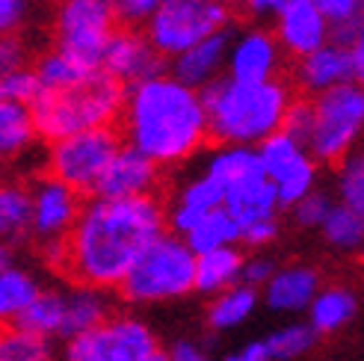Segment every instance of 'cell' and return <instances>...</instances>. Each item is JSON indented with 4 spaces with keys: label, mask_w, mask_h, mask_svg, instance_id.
Returning a JSON list of instances; mask_svg holds the SVG:
<instances>
[{
    "label": "cell",
    "mask_w": 364,
    "mask_h": 361,
    "mask_svg": "<svg viewBox=\"0 0 364 361\" xmlns=\"http://www.w3.org/2000/svg\"><path fill=\"white\" fill-rule=\"evenodd\" d=\"M166 228V208L154 193L134 198L92 195L65 237V273L104 291L119 287L127 269Z\"/></svg>",
    "instance_id": "1"
},
{
    "label": "cell",
    "mask_w": 364,
    "mask_h": 361,
    "mask_svg": "<svg viewBox=\"0 0 364 361\" xmlns=\"http://www.w3.org/2000/svg\"><path fill=\"white\" fill-rule=\"evenodd\" d=\"M124 142L145 151L160 166L187 163L210 139V122L202 89L160 71L124 89L122 107Z\"/></svg>",
    "instance_id": "2"
},
{
    "label": "cell",
    "mask_w": 364,
    "mask_h": 361,
    "mask_svg": "<svg viewBox=\"0 0 364 361\" xmlns=\"http://www.w3.org/2000/svg\"><path fill=\"white\" fill-rule=\"evenodd\" d=\"M210 139L231 146H261L267 136L284 128L294 104V89L282 77L237 80L231 75L216 77L202 89Z\"/></svg>",
    "instance_id": "3"
},
{
    "label": "cell",
    "mask_w": 364,
    "mask_h": 361,
    "mask_svg": "<svg viewBox=\"0 0 364 361\" xmlns=\"http://www.w3.org/2000/svg\"><path fill=\"white\" fill-rule=\"evenodd\" d=\"M124 89L127 86L107 75L104 68L92 71L75 86L42 89V95L30 104L36 131L42 139L53 142L89 128H107L122 116Z\"/></svg>",
    "instance_id": "4"
},
{
    "label": "cell",
    "mask_w": 364,
    "mask_h": 361,
    "mask_svg": "<svg viewBox=\"0 0 364 361\" xmlns=\"http://www.w3.org/2000/svg\"><path fill=\"white\" fill-rule=\"evenodd\" d=\"M127 305H163L196 291V252L181 234L163 231L116 287Z\"/></svg>",
    "instance_id": "5"
},
{
    "label": "cell",
    "mask_w": 364,
    "mask_h": 361,
    "mask_svg": "<svg viewBox=\"0 0 364 361\" xmlns=\"http://www.w3.org/2000/svg\"><path fill=\"white\" fill-rule=\"evenodd\" d=\"M364 139V86L350 80L326 92L308 95L305 146L317 163L335 166Z\"/></svg>",
    "instance_id": "6"
},
{
    "label": "cell",
    "mask_w": 364,
    "mask_h": 361,
    "mask_svg": "<svg viewBox=\"0 0 364 361\" xmlns=\"http://www.w3.org/2000/svg\"><path fill=\"white\" fill-rule=\"evenodd\" d=\"M228 21L231 9L220 0H163L145 21V36L163 57L172 60L205 36L225 30Z\"/></svg>",
    "instance_id": "7"
},
{
    "label": "cell",
    "mask_w": 364,
    "mask_h": 361,
    "mask_svg": "<svg viewBox=\"0 0 364 361\" xmlns=\"http://www.w3.org/2000/svg\"><path fill=\"white\" fill-rule=\"evenodd\" d=\"M122 149V139L113 131V124L107 128H89L80 134H71L63 139H53L48 146L45 169L48 175L65 180L68 187L77 193H95L101 175L110 166V160Z\"/></svg>",
    "instance_id": "8"
},
{
    "label": "cell",
    "mask_w": 364,
    "mask_h": 361,
    "mask_svg": "<svg viewBox=\"0 0 364 361\" xmlns=\"http://www.w3.org/2000/svg\"><path fill=\"white\" fill-rule=\"evenodd\" d=\"M116 21L119 18L110 0H60L53 12L57 48L80 60L86 68H101Z\"/></svg>",
    "instance_id": "9"
},
{
    "label": "cell",
    "mask_w": 364,
    "mask_h": 361,
    "mask_svg": "<svg viewBox=\"0 0 364 361\" xmlns=\"http://www.w3.org/2000/svg\"><path fill=\"white\" fill-rule=\"evenodd\" d=\"M157 352L151 326L139 317H107L101 326L65 338L63 361H145Z\"/></svg>",
    "instance_id": "10"
},
{
    "label": "cell",
    "mask_w": 364,
    "mask_h": 361,
    "mask_svg": "<svg viewBox=\"0 0 364 361\" xmlns=\"http://www.w3.org/2000/svg\"><path fill=\"white\" fill-rule=\"evenodd\" d=\"M258 154H261L264 175L272 180V187L279 193L282 208L290 210L302 195L317 190L320 163L314 160V154L308 151L305 142L290 131L282 128L272 136H267L258 146Z\"/></svg>",
    "instance_id": "11"
},
{
    "label": "cell",
    "mask_w": 364,
    "mask_h": 361,
    "mask_svg": "<svg viewBox=\"0 0 364 361\" xmlns=\"http://www.w3.org/2000/svg\"><path fill=\"white\" fill-rule=\"evenodd\" d=\"M33 193V237L39 243L50 240H65L71 228H75L77 216L83 210V202L75 187L65 180L45 175L30 187Z\"/></svg>",
    "instance_id": "12"
},
{
    "label": "cell",
    "mask_w": 364,
    "mask_h": 361,
    "mask_svg": "<svg viewBox=\"0 0 364 361\" xmlns=\"http://www.w3.org/2000/svg\"><path fill=\"white\" fill-rule=\"evenodd\" d=\"M272 21H276L272 33H276L282 50L294 60L317 50L326 42H332L335 36L332 18L320 9L317 0H290Z\"/></svg>",
    "instance_id": "13"
},
{
    "label": "cell",
    "mask_w": 364,
    "mask_h": 361,
    "mask_svg": "<svg viewBox=\"0 0 364 361\" xmlns=\"http://www.w3.org/2000/svg\"><path fill=\"white\" fill-rule=\"evenodd\" d=\"M107 75H113L119 83L131 86L145 77H154L166 68V57L149 42V36L134 30V27H122L110 36L104 50V65Z\"/></svg>",
    "instance_id": "14"
},
{
    "label": "cell",
    "mask_w": 364,
    "mask_h": 361,
    "mask_svg": "<svg viewBox=\"0 0 364 361\" xmlns=\"http://www.w3.org/2000/svg\"><path fill=\"white\" fill-rule=\"evenodd\" d=\"M160 163L151 160L145 151L134 149L131 142L116 151L110 166L101 175L92 195L104 198H134V195H151L160 187Z\"/></svg>",
    "instance_id": "15"
},
{
    "label": "cell",
    "mask_w": 364,
    "mask_h": 361,
    "mask_svg": "<svg viewBox=\"0 0 364 361\" xmlns=\"http://www.w3.org/2000/svg\"><path fill=\"white\" fill-rule=\"evenodd\" d=\"M282 60H284V50L276 39V33L249 27L237 36H231L225 75L237 80H269V77H279Z\"/></svg>",
    "instance_id": "16"
},
{
    "label": "cell",
    "mask_w": 364,
    "mask_h": 361,
    "mask_svg": "<svg viewBox=\"0 0 364 361\" xmlns=\"http://www.w3.org/2000/svg\"><path fill=\"white\" fill-rule=\"evenodd\" d=\"M320 287H323L320 269L308 264H290V266H279L272 273V279L261 287L264 291L261 299L276 314H299V311H308V305L314 302Z\"/></svg>",
    "instance_id": "17"
},
{
    "label": "cell",
    "mask_w": 364,
    "mask_h": 361,
    "mask_svg": "<svg viewBox=\"0 0 364 361\" xmlns=\"http://www.w3.org/2000/svg\"><path fill=\"white\" fill-rule=\"evenodd\" d=\"M294 80L305 95H317V92L335 89L341 83H350L353 80L350 48L338 39H332V42L320 45L317 50L305 53V57L296 60Z\"/></svg>",
    "instance_id": "18"
},
{
    "label": "cell",
    "mask_w": 364,
    "mask_h": 361,
    "mask_svg": "<svg viewBox=\"0 0 364 361\" xmlns=\"http://www.w3.org/2000/svg\"><path fill=\"white\" fill-rule=\"evenodd\" d=\"M228 50H231V30H216L205 36L202 42H196L184 53L172 57V75L196 89H205L216 77H223L228 71Z\"/></svg>",
    "instance_id": "19"
},
{
    "label": "cell",
    "mask_w": 364,
    "mask_h": 361,
    "mask_svg": "<svg viewBox=\"0 0 364 361\" xmlns=\"http://www.w3.org/2000/svg\"><path fill=\"white\" fill-rule=\"evenodd\" d=\"M223 205H225V187L202 169L175 193V202L166 208L169 228L175 234H187L202 216H208L210 210L223 208Z\"/></svg>",
    "instance_id": "20"
},
{
    "label": "cell",
    "mask_w": 364,
    "mask_h": 361,
    "mask_svg": "<svg viewBox=\"0 0 364 361\" xmlns=\"http://www.w3.org/2000/svg\"><path fill=\"white\" fill-rule=\"evenodd\" d=\"M234 220L240 222V231L252 222H261V220H276L282 202H279V193L272 187V180L264 172H255L237 184H231L225 190V205H223Z\"/></svg>",
    "instance_id": "21"
},
{
    "label": "cell",
    "mask_w": 364,
    "mask_h": 361,
    "mask_svg": "<svg viewBox=\"0 0 364 361\" xmlns=\"http://www.w3.org/2000/svg\"><path fill=\"white\" fill-rule=\"evenodd\" d=\"M243 252L237 246H223L196 255V291L216 296L243 281Z\"/></svg>",
    "instance_id": "22"
},
{
    "label": "cell",
    "mask_w": 364,
    "mask_h": 361,
    "mask_svg": "<svg viewBox=\"0 0 364 361\" xmlns=\"http://www.w3.org/2000/svg\"><path fill=\"white\" fill-rule=\"evenodd\" d=\"M358 314V296L347 284H323L314 302L308 305V323L317 329V335H332L350 326Z\"/></svg>",
    "instance_id": "23"
},
{
    "label": "cell",
    "mask_w": 364,
    "mask_h": 361,
    "mask_svg": "<svg viewBox=\"0 0 364 361\" xmlns=\"http://www.w3.org/2000/svg\"><path fill=\"white\" fill-rule=\"evenodd\" d=\"M39 139L33 119V107L0 95V160H15L33 149Z\"/></svg>",
    "instance_id": "24"
},
{
    "label": "cell",
    "mask_w": 364,
    "mask_h": 361,
    "mask_svg": "<svg viewBox=\"0 0 364 361\" xmlns=\"http://www.w3.org/2000/svg\"><path fill=\"white\" fill-rule=\"evenodd\" d=\"M110 317V299H107L104 287L95 284H75L71 291H65V329L63 338H75L89 329L101 326Z\"/></svg>",
    "instance_id": "25"
},
{
    "label": "cell",
    "mask_w": 364,
    "mask_h": 361,
    "mask_svg": "<svg viewBox=\"0 0 364 361\" xmlns=\"http://www.w3.org/2000/svg\"><path fill=\"white\" fill-rule=\"evenodd\" d=\"M261 305V291L246 281H237L228 291L216 293L208 305V326L213 332H231L243 326V323L255 314V308Z\"/></svg>",
    "instance_id": "26"
},
{
    "label": "cell",
    "mask_w": 364,
    "mask_h": 361,
    "mask_svg": "<svg viewBox=\"0 0 364 361\" xmlns=\"http://www.w3.org/2000/svg\"><path fill=\"white\" fill-rule=\"evenodd\" d=\"M27 237H33V193L18 180H6L0 184V240L12 246Z\"/></svg>",
    "instance_id": "27"
},
{
    "label": "cell",
    "mask_w": 364,
    "mask_h": 361,
    "mask_svg": "<svg viewBox=\"0 0 364 361\" xmlns=\"http://www.w3.org/2000/svg\"><path fill=\"white\" fill-rule=\"evenodd\" d=\"M42 293V281L30 269L9 264L0 269V326H12L30 308V302Z\"/></svg>",
    "instance_id": "28"
},
{
    "label": "cell",
    "mask_w": 364,
    "mask_h": 361,
    "mask_svg": "<svg viewBox=\"0 0 364 361\" xmlns=\"http://www.w3.org/2000/svg\"><path fill=\"white\" fill-rule=\"evenodd\" d=\"M205 172L213 175L228 190L231 184H237V180H243L255 172H264L258 146H231V142H220V149L208 157Z\"/></svg>",
    "instance_id": "29"
},
{
    "label": "cell",
    "mask_w": 364,
    "mask_h": 361,
    "mask_svg": "<svg viewBox=\"0 0 364 361\" xmlns=\"http://www.w3.org/2000/svg\"><path fill=\"white\" fill-rule=\"evenodd\" d=\"M187 240V246L202 255V252L210 249H223V246H237L240 243V222L225 210V208H216L208 216H202L187 234H181Z\"/></svg>",
    "instance_id": "30"
},
{
    "label": "cell",
    "mask_w": 364,
    "mask_h": 361,
    "mask_svg": "<svg viewBox=\"0 0 364 361\" xmlns=\"http://www.w3.org/2000/svg\"><path fill=\"white\" fill-rule=\"evenodd\" d=\"M320 234H323L326 246L338 252V255H358L364 246V216L347 205L335 202L332 213L326 216V222L320 225Z\"/></svg>",
    "instance_id": "31"
},
{
    "label": "cell",
    "mask_w": 364,
    "mask_h": 361,
    "mask_svg": "<svg viewBox=\"0 0 364 361\" xmlns=\"http://www.w3.org/2000/svg\"><path fill=\"white\" fill-rule=\"evenodd\" d=\"M18 326L39 332L45 338H63L65 329V293L57 287H42V293L30 302V308L21 314Z\"/></svg>",
    "instance_id": "32"
},
{
    "label": "cell",
    "mask_w": 364,
    "mask_h": 361,
    "mask_svg": "<svg viewBox=\"0 0 364 361\" xmlns=\"http://www.w3.org/2000/svg\"><path fill=\"white\" fill-rule=\"evenodd\" d=\"M0 361H53V344L18 323L0 326Z\"/></svg>",
    "instance_id": "33"
},
{
    "label": "cell",
    "mask_w": 364,
    "mask_h": 361,
    "mask_svg": "<svg viewBox=\"0 0 364 361\" xmlns=\"http://www.w3.org/2000/svg\"><path fill=\"white\" fill-rule=\"evenodd\" d=\"M36 75H39L42 89H65V86H75L83 77H89L92 71L98 68H86L80 60H75L71 53H65L63 48H53L48 53H42L39 63L33 65Z\"/></svg>",
    "instance_id": "34"
},
{
    "label": "cell",
    "mask_w": 364,
    "mask_h": 361,
    "mask_svg": "<svg viewBox=\"0 0 364 361\" xmlns=\"http://www.w3.org/2000/svg\"><path fill=\"white\" fill-rule=\"evenodd\" d=\"M332 190L341 205H347L364 216V149L361 146L335 163Z\"/></svg>",
    "instance_id": "35"
},
{
    "label": "cell",
    "mask_w": 364,
    "mask_h": 361,
    "mask_svg": "<svg viewBox=\"0 0 364 361\" xmlns=\"http://www.w3.org/2000/svg\"><path fill=\"white\" fill-rule=\"evenodd\" d=\"M267 347L272 361H296L305 352H311L317 344V329L311 323H284L276 332H269L267 338Z\"/></svg>",
    "instance_id": "36"
},
{
    "label": "cell",
    "mask_w": 364,
    "mask_h": 361,
    "mask_svg": "<svg viewBox=\"0 0 364 361\" xmlns=\"http://www.w3.org/2000/svg\"><path fill=\"white\" fill-rule=\"evenodd\" d=\"M338 198L332 193H326V190H311L308 195H302L299 202L290 208V213H294V225L296 228H305V231H320V225L326 222V216L332 213Z\"/></svg>",
    "instance_id": "37"
},
{
    "label": "cell",
    "mask_w": 364,
    "mask_h": 361,
    "mask_svg": "<svg viewBox=\"0 0 364 361\" xmlns=\"http://www.w3.org/2000/svg\"><path fill=\"white\" fill-rule=\"evenodd\" d=\"M332 39L343 42L350 48V60H353V80L364 86V15L355 18L350 24H341L335 27Z\"/></svg>",
    "instance_id": "38"
},
{
    "label": "cell",
    "mask_w": 364,
    "mask_h": 361,
    "mask_svg": "<svg viewBox=\"0 0 364 361\" xmlns=\"http://www.w3.org/2000/svg\"><path fill=\"white\" fill-rule=\"evenodd\" d=\"M0 95L6 98H15V101H24V104H33L36 98L42 95V83H39V75L36 68H18L12 71L9 77L0 80Z\"/></svg>",
    "instance_id": "39"
},
{
    "label": "cell",
    "mask_w": 364,
    "mask_h": 361,
    "mask_svg": "<svg viewBox=\"0 0 364 361\" xmlns=\"http://www.w3.org/2000/svg\"><path fill=\"white\" fill-rule=\"evenodd\" d=\"M113 9H116V18L127 27H136V24H145L149 18L154 15V9L163 4V0H110Z\"/></svg>",
    "instance_id": "40"
},
{
    "label": "cell",
    "mask_w": 364,
    "mask_h": 361,
    "mask_svg": "<svg viewBox=\"0 0 364 361\" xmlns=\"http://www.w3.org/2000/svg\"><path fill=\"white\" fill-rule=\"evenodd\" d=\"M27 65V48L18 36H0V80Z\"/></svg>",
    "instance_id": "41"
},
{
    "label": "cell",
    "mask_w": 364,
    "mask_h": 361,
    "mask_svg": "<svg viewBox=\"0 0 364 361\" xmlns=\"http://www.w3.org/2000/svg\"><path fill=\"white\" fill-rule=\"evenodd\" d=\"M30 0H0V36H15L24 27Z\"/></svg>",
    "instance_id": "42"
},
{
    "label": "cell",
    "mask_w": 364,
    "mask_h": 361,
    "mask_svg": "<svg viewBox=\"0 0 364 361\" xmlns=\"http://www.w3.org/2000/svg\"><path fill=\"white\" fill-rule=\"evenodd\" d=\"M279 237V216L276 220H261V222H252L240 231V243L252 246V249H264L272 240Z\"/></svg>",
    "instance_id": "43"
},
{
    "label": "cell",
    "mask_w": 364,
    "mask_h": 361,
    "mask_svg": "<svg viewBox=\"0 0 364 361\" xmlns=\"http://www.w3.org/2000/svg\"><path fill=\"white\" fill-rule=\"evenodd\" d=\"M276 261L272 258H267V255H255V258H246L243 261V281L246 284H252V287H261L272 279V273H276Z\"/></svg>",
    "instance_id": "44"
},
{
    "label": "cell",
    "mask_w": 364,
    "mask_h": 361,
    "mask_svg": "<svg viewBox=\"0 0 364 361\" xmlns=\"http://www.w3.org/2000/svg\"><path fill=\"white\" fill-rule=\"evenodd\" d=\"M320 9L332 18V24H350L355 18H361V0H317Z\"/></svg>",
    "instance_id": "45"
},
{
    "label": "cell",
    "mask_w": 364,
    "mask_h": 361,
    "mask_svg": "<svg viewBox=\"0 0 364 361\" xmlns=\"http://www.w3.org/2000/svg\"><path fill=\"white\" fill-rule=\"evenodd\" d=\"M225 361H272V355H269L267 340H249V344L228 352Z\"/></svg>",
    "instance_id": "46"
},
{
    "label": "cell",
    "mask_w": 364,
    "mask_h": 361,
    "mask_svg": "<svg viewBox=\"0 0 364 361\" xmlns=\"http://www.w3.org/2000/svg\"><path fill=\"white\" fill-rule=\"evenodd\" d=\"M169 361H208V352L205 347H198L196 340H175V344L166 350Z\"/></svg>",
    "instance_id": "47"
},
{
    "label": "cell",
    "mask_w": 364,
    "mask_h": 361,
    "mask_svg": "<svg viewBox=\"0 0 364 361\" xmlns=\"http://www.w3.org/2000/svg\"><path fill=\"white\" fill-rule=\"evenodd\" d=\"M287 4H290V0H252L246 9H249L255 18H276Z\"/></svg>",
    "instance_id": "48"
},
{
    "label": "cell",
    "mask_w": 364,
    "mask_h": 361,
    "mask_svg": "<svg viewBox=\"0 0 364 361\" xmlns=\"http://www.w3.org/2000/svg\"><path fill=\"white\" fill-rule=\"evenodd\" d=\"M12 264V246L0 240V269H6Z\"/></svg>",
    "instance_id": "49"
},
{
    "label": "cell",
    "mask_w": 364,
    "mask_h": 361,
    "mask_svg": "<svg viewBox=\"0 0 364 361\" xmlns=\"http://www.w3.org/2000/svg\"><path fill=\"white\" fill-rule=\"evenodd\" d=\"M220 4H225L228 9H237V6H249L252 0H220Z\"/></svg>",
    "instance_id": "50"
},
{
    "label": "cell",
    "mask_w": 364,
    "mask_h": 361,
    "mask_svg": "<svg viewBox=\"0 0 364 361\" xmlns=\"http://www.w3.org/2000/svg\"><path fill=\"white\" fill-rule=\"evenodd\" d=\"M145 361H169V355L157 350V352H151V355H149V358H145Z\"/></svg>",
    "instance_id": "51"
},
{
    "label": "cell",
    "mask_w": 364,
    "mask_h": 361,
    "mask_svg": "<svg viewBox=\"0 0 364 361\" xmlns=\"http://www.w3.org/2000/svg\"><path fill=\"white\" fill-rule=\"evenodd\" d=\"M358 255H361V261H364V246H361V252H358Z\"/></svg>",
    "instance_id": "52"
},
{
    "label": "cell",
    "mask_w": 364,
    "mask_h": 361,
    "mask_svg": "<svg viewBox=\"0 0 364 361\" xmlns=\"http://www.w3.org/2000/svg\"><path fill=\"white\" fill-rule=\"evenodd\" d=\"M361 15H364V0H361Z\"/></svg>",
    "instance_id": "53"
}]
</instances>
